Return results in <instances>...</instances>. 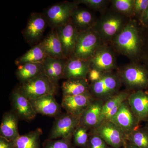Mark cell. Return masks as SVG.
<instances>
[{
  "label": "cell",
  "mask_w": 148,
  "mask_h": 148,
  "mask_svg": "<svg viewBox=\"0 0 148 148\" xmlns=\"http://www.w3.org/2000/svg\"><path fill=\"white\" fill-rule=\"evenodd\" d=\"M103 44L105 43L92 28L79 32L72 57L88 60L96 49Z\"/></svg>",
  "instance_id": "cell-6"
},
{
  "label": "cell",
  "mask_w": 148,
  "mask_h": 148,
  "mask_svg": "<svg viewBox=\"0 0 148 148\" xmlns=\"http://www.w3.org/2000/svg\"><path fill=\"white\" fill-rule=\"evenodd\" d=\"M126 143L139 148H148V131L145 127H138L125 136Z\"/></svg>",
  "instance_id": "cell-28"
},
{
  "label": "cell",
  "mask_w": 148,
  "mask_h": 148,
  "mask_svg": "<svg viewBox=\"0 0 148 148\" xmlns=\"http://www.w3.org/2000/svg\"><path fill=\"white\" fill-rule=\"evenodd\" d=\"M48 139L73 138L75 130L79 125V119L68 113H62L55 118Z\"/></svg>",
  "instance_id": "cell-10"
},
{
  "label": "cell",
  "mask_w": 148,
  "mask_h": 148,
  "mask_svg": "<svg viewBox=\"0 0 148 148\" xmlns=\"http://www.w3.org/2000/svg\"><path fill=\"white\" fill-rule=\"evenodd\" d=\"M0 148H15L14 141L0 137Z\"/></svg>",
  "instance_id": "cell-38"
},
{
  "label": "cell",
  "mask_w": 148,
  "mask_h": 148,
  "mask_svg": "<svg viewBox=\"0 0 148 148\" xmlns=\"http://www.w3.org/2000/svg\"><path fill=\"white\" fill-rule=\"evenodd\" d=\"M76 1L78 4H83L88 8L94 11L102 12L107 9V7L110 1L107 0H77Z\"/></svg>",
  "instance_id": "cell-32"
},
{
  "label": "cell",
  "mask_w": 148,
  "mask_h": 148,
  "mask_svg": "<svg viewBox=\"0 0 148 148\" xmlns=\"http://www.w3.org/2000/svg\"><path fill=\"white\" fill-rule=\"evenodd\" d=\"M71 19L72 23L79 32L91 29L97 20L90 11L78 6L72 12Z\"/></svg>",
  "instance_id": "cell-22"
},
{
  "label": "cell",
  "mask_w": 148,
  "mask_h": 148,
  "mask_svg": "<svg viewBox=\"0 0 148 148\" xmlns=\"http://www.w3.org/2000/svg\"><path fill=\"white\" fill-rule=\"evenodd\" d=\"M125 148V147H123V148Z\"/></svg>",
  "instance_id": "cell-42"
},
{
  "label": "cell",
  "mask_w": 148,
  "mask_h": 148,
  "mask_svg": "<svg viewBox=\"0 0 148 148\" xmlns=\"http://www.w3.org/2000/svg\"><path fill=\"white\" fill-rule=\"evenodd\" d=\"M140 24L144 27L148 26V6L145 13L144 14L143 19L140 23Z\"/></svg>",
  "instance_id": "cell-39"
},
{
  "label": "cell",
  "mask_w": 148,
  "mask_h": 148,
  "mask_svg": "<svg viewBox=\"0 0 148 148\" xmlns=\"http://www.w3.org/2000/svg\"><path fill=\"white\" fill-rule=\"evenodd\" d=\"M19 120L11 111L5 113L0 126V137L10 141H15L20 135L18 127Z\"/></svg>",
  "instance_id": "cell-21"
},
{
  "label": "cell",
  "mask_w": 148,
  "mask_h": 148,
  "mask_svg": "<svg viewBox=\"0 0 148 148\" xmlns=\"http://www.w3.org/2000/svg\"><path fill=\"white\" fill-rule=\"evenodd\" d=\"M103 73L95 69H90L87 77L91 82H92L99 79Z\"/></svg>",
  "instance_id": "cell-37"
},
{
  "label": "cell",
  "mask_w": 148,
  "mask_h": 148,
  "mask_svg": "<svg viewBox=\"0 0 148 148\" xmlns=\"http://www.w3.org/2000/svg\"><path fill=\"white\" fill-rule=\"evenodd\" d=\"M87 127L79 125L75 130L73 135L74 144L76 146L80 147L86 148L87 146L89 133Z\"/></svg>",
  "instance_id": "cell-31"
},
{
  "label": "cell",
  "mask_w": 148,
  "mask_h": 148,
  "mask_svg": "<svg viewBox=\"0 0 148 148\" xmlns=\"http://www.w3.org/2000/svg\"><path fill=\"white\" fill-rule=\"evenodd\" d=\"M47 24L43 14L32 13L28 19L26 27L21 32L25 41L30 45L38 44L45 31Z\"/></svg>",
  "instance_id": "cell-11"
},
{
  "label": "cell",
  "mask_w": 148,
  "mask_h": 148,
  "mask_svg": "<svg viewBox=\"0 0 148 148\" xmlns=\"http://www.w3.org/2000/svg\"><path fill=\"white\" fill-rule=\"evenodd\" d=\"M66 60L48 56L43 63L46 75L57 88L58 82L64 77Z\"/></svg>",
  "instance_id": "cell-20"
},
{
  "label": "cell",
  "mask_w": 148,
  "mask_h": 148,
  "mask_svg": "<svg viewBox=\"0 0 148 148\" xmlns=\"http://www.w3.org/2000/svg\"><path fill=\"white\" fill-rule=\"evenodd\" d=\"M122 84L127 91L148 90V70L140 62H130L118 69Z\"/></svg>",
  "instance_id": "cell-3"
},
{
  "label": "cell",
  "mask_w": 148,
  "mask_h": 148,
  "mask_svg": "<svg viewBox=\"0 0 148 148\" xmlns=\"http://www.w3.org/2000/svg\"><path fill=\"white\" fill-rule=\"evenodd\" d=\"M115 53L109 44H103L88 59L90 69H95L102 73L113 71L117 69Z\"/></svg>",
  "instance_id": "cell-8"
},
{
  "label": "cell",
  "mask_w": 148,
  "mask_h": 148,
  "mask_svg": "<svg viewBox=\"0 0 148 148\" xmlns=\"http://www.w3.org/2000/svg\"><path fill=\"white\" fill-rule=\"evenodd\" d=\"M148 6V0H135L134 18L140 23L145 13Z\"/></svg>",
  "instance_id": "cell-34"
},
{
  "label": "cell",
  "mask_w": 148,
  "mask_h": 148,
  "mask_svg": "<svg viewBox=\"0 0 148 148\" xmlns=\"http://www.w3.org/2000/svg\"><path fill=\"white\" fill-rule=\"evenodd\" d=\"M125 148H139L136 146L131 145L129 143H126L125 145Z\"/></svg>",
  "instance_id": "cell-40"
},
{
  "label": "cell",
  "mask_w": 148,
  "mask_h": 148,
  "mask_svg": "<svg viewBox=\"0 0 148 148\" xmlns=\"http://www.w3.org/2000/svg\"><path fill=\"white\" fill-rule=\"evenodd\" d=\"M104 104L103 101L94 99L80 117L79 125L90 130L99 125L101 122Z\"/></svg>",
  "instance_id": "cell-19"
},
{
  "label": "cell",
  "mask_w": 148,
  "mask_h": 148,
  "mask_svg": "<svg viewBox=\"0 0 148 148\" xmlns=\"http://www.w3.org/2000/svg\"><path fill=\"white\" fill-rule=\"evenodd\" d=\"M15 88L29 100H33L46 95H54L58 88L44 72L32 79L20 83Z\"/></svg>",
  "instance_id": "cell-5"
},
{
  "label": "cell",
  "mask_w": 148,
  "mask_h": 148,
  "mask_svg": "<svg viewBox=\"0 0 148 148\" xmlns=\"http://www.w3.org/2000/svg\"><path fill=\"white\" fill-rule=\"evenodd\" d=\"M89 134L100 136L112 148L125 147V135L119 127L110 121H102L96 127L90 129Z\"/></svg>",
  "instance_id": "cell-9"
},
{
  "label": "cell",
  "mask_w": 148,
  "mask_h": 148,
  "mask_svg": "<svg viewBox=\"0 0 148 148\" xmlns=\"http://www.w3.org/2000/svg\"><path fill=\"white\" fill-rule=\"evenodd\" d=\"M130 108L138 121L148 119V91L140 90L132 92L127 99Z\"/></svg>",
  "instance_id": "cell-16"
},
{
  "label": "cell",
  "mask_w": 148,
  "mask_h": 148,
  "mask_svg": "<svg viewBox=\"0 0 148 148\" xmlns=\"http://www.w3.org/2000/svg\"><path fill=\"white\" fill-rule=\"evenodd\" d=\"M78 5L76 1L57 3L48 8L43 14L49 26L56 29L70 20L72 12Z\"/></svg>",
  "instance_id": "cell-7"
},
{
  "label": "cell",
  "mask_w": 148,
  "mask_h": 148,
  "mask_svg": "<svg viewBox=\"0 0 148 148\" xmlns=\"http://www.w3.org/2000/svg\"><path fill=\"white\" fill-rule=\"evenodd\" d=\"M47 56L44 46L40 41L16 58L14 63L17 66L26 63H43Z\"/></svg>",
  "instance_id": "cell-24"
},
{
  "label": "cell",
  "mask_w": 148,
  "mask_h": 148,
  "mask_svg": "<svg viewBox=\"0 0 148 148\" xmlns=\"http://www.w3.org/2000/svg\"><path fill=\"white\" fill-rule=\"evenodd\" d=\"M130 18L110 8L103 12L92 29L99 35L104 43L109 45Z\"/></svg>",
  "instance_id": "cell-2"
},
{
  "label": "cell",
  "mask_w": 148,
  "mask_h": 148,
  "mask_svg": "<svg viewBox=\"0 0 148 148\" xmlns=\"http://www.w3.org/2000/svg\"><path fill=\"white\" fill-rule=\"evenodd\" d=\"M71 140V138L48 139L44 143L43 148H74Z\"/></svg>",
  "instance_id": "cell-33"
},
{
  "label": "cell",
  "mask_w": 148,
  "mask_h": 148,
  "mask_svg": "<svg viewBox=\"0 0 148 148\" xmlns=\"http://www.w3.org/2000/svg\"><path fill=\"white\" fill-rule=\"evenodd\" d=\"M62 45L64 57L69 59L73 54L79 32L71 19L66 24L56 28Z\"/></svg>",
  "instance_id": "cell-13"
},
{
  "label": "cell",
  "mask_w": 148,
  "mask_h": 148,
  "mask_svg": "<svg viewBox=\"0 0 148 148\" xmlns=\"http://www.w3.org/2000/svg\"><path fill=\"white\" fill-rule=\"evenodd\" d=\"M42 130L38 128L24 135H20L14 141L15 148H40V137Z\"/></svg>",
  "instance_id": "cell-27"
},
{
  "label": "cell",
  "mask_w": 148,
  "mask_h": 148,
  "mask_svg": "<svg viewBox=\"0 0 148 148\" xmlns=\"http://www.w3.org/2000/svg\"><path fill=\"white\" fill-rule=\"evenodd\" d=\"M41 41L44 46L48 56L53 58L66 59L56 29H51Z\"/></svg>",
  "instance_id": "cell-23"
},
{
  "label": "cell",
  "mask_w": 148,
  "mask_h": 148,
  "mask_svg": "<svg viewBox=\"0 0 148 148\" xmlns=\"http://www.w3.org/2000/svg\"><path fill=\"white\" fill-rule=\"evenodd\" d=\"M11 111L19 120L32 121L37 114L30 101L14 88L11 94Z\"/></svg>",
  "instance_id": "cell-14"
},
{
  "label": "cell",
  "mask_w": 148,
  "mask_h": 148,
  "mask_svg": "<svg viewBox=\"0 0 148 148\" xmlns=\"http://www.w3.org/2000/svg\"><path fill=\"white\" fill-rule=\"evenodd\" d=\"M37 114L55 118L62 113L61 106L56 100L54 95H45L40 98L29 100Z\"/></svg>",
  "instance_id": "cell-17"
},
{
  "label": "cell",
  "mask_w": 148,
  "mask_h": 148,
  "mask_svg": "<svg viewBox=\"0 0 148 148\" xmlns=\"http://www.w3.org/2000/svg\"><path fill=\"white\" fill-rule=\"evenodd\" d=\"M63 97L83 94L90 90L87 78L66 80L62 84Z\"/></svg>",
  "instance_id": "cell-25"
},
{
  "label": "cell",
  "mask_w": 148,
  "mask_h": 148,
  "mask_svg": "<svg viewBox=\"0 0 148 148\" xmlns=\"http://www.w3.org/2000/svg\"><path fill=\"white\" fill-rule=\"evenodd\" d=\"M94 99L89 91L80 95L63 97L61 106L66 112L80 119Z\"/></svg>",
  "instance_id": "cell-15"
},
{
  "label": "cell",
  "mask_w": 148,
  "mask_h": 148,
  "mask_svg": "<svg viewBox=\"0 0 148 148\" xmlns=\"http://www.w3.org/2000/svg\"><path fill=\"white\" fill-rule=\"evenodd\" d=\"M109 121L119 127L125 136L140 127V122L130 108L127 100L121 103L116 113Z\"/></svg>",
  "instance_id": "cell-12"
},
{
  "label": "cell",
  "mask_w": 148,
  "mask_h": 148,
  "mask_svg": "<svg viewBox=\"0 0 148 148\" xmlns=\"http://www.w3.org/2000/svg\"><path fill=\"white\" fill-rule=\"evenodd\" d=\"M44 72L43 63H26L17 67L15 75L20 83L32 79Z\"/></svg>",
  "instance_id": "cell-26"
},
{
  "label": "cell",
  "mask_w": 148,
  "mask_h": 148,
  "mask_svg": "<svg viewBox=\"0 0 148 148\" xmlns=\"http://www.w3.org/2000/svg\"><path fill=\"white\" fill-rule=\"evenodd\" d=\"M143 45L140 62L145 65L148 70V26L143 27Z\"/></svg>",
  "instance_id": "cell-35"
},
{
  "label": "cell",
  "mask_w": 148,
  "mask_h": 148,
  "mask_svg": "<svg viewBox=\"0 0 148 148\" xmlns=\"http://www.w3.org/2000/svg\"><path fill=\"white\" fill-rule=\"evenodd\" d=\"M135 0H112L111 8L116 12L130 18H134Z\"/></svg>",
  "instance_id": "cell-29"
},
{
  "label": "cell",
  "mask_w": 148,
  "mask_h": 148,
  "mask_svg": "<svg viewBox=\"0 0 148 148\" xmlns=\"http://www.w3.org/2000/svg\"><path fill=\"white\" fill-rule=\"evenodd\" d=\"M122 85L116 72H106L98 80L90 83L89 92L94 99L105 103L120 92Z\"/></svg>",
  "instance_id": "cell-4"
},
{
  "label": "cell",
  "mask_w": 148,
  "mask_h": 148,
  "mask_svg": "<svg viewBox=\"0 0 148 148\" xmlns=\"http://www.w3.org/2000/svg\"><path fill=\"white\" fill-rule=\"evenodd\" d=\"M116 53L126 56L130 62H140L143 45V27L131 18L109 44Z\"/></svg>",
  "instance_id": "cell-1"
},
{
  "label": "cell",
  "mask_w": 148,
  "mask_h": 148,
  "mask_svg": "<svg viewBox=\"0 0 148 148\" xmlns=\"http://www.w3.org/2000/svg\"><path fill=\"white\" fill-rule=\"evenodd\" d=\"M129 91H120L115 96L111 98L104 103L102 109L101 122L103 121V117L110 110L116 106L117 105L121 104L124 101H126L129 97Z\"/></svg>",
  "instance_id": "cell-30"
},
{
  "label": "cell",
  "mask_w": 148,
  "mask_h": 148,
  "mask_svg": "<svg viewBox=\"0 0 148 148\" xmlns=\"http://www.w3.org/2000/svg\"><path fill=\"white\" fill-rule=\"evenodd\" d=\"M146 122V123L145 127L146 128H147V130L148 131V119H147V120Z\"/></svg>",
  "instance_id": "cell-41"
},
{
  "label": "cell",
  "mask_w": 148,
  "mask_h": 148,
  "mask_svg": "<svg viewBox=\"0 0 148 148\" xmlns=\"http://www.w3.org/2000/svg\"><path fill=\"white\" fill-rule=\"evenodd\" d=\"M89 139L86 148H112L98 135L94 134H89Z\"/></svg>",
  "instance_id": "cell-36"
},
{
  "label": "cell",
  "mask_w": 148,
  "mask_h": 148,
  "mask_svg": "<svg viewBox=\"0 0 148 148\" xmlns=\"http://www.w3.org/2000/svg\"><path fill=\"white\" fill-rule=\"evenodd\" d=\"M90 70L88 60L72 57L66 60L63 78L66 80L87 78Z\"/></svg>",
  "instance_id": "cell-18"
}]
</instances>
